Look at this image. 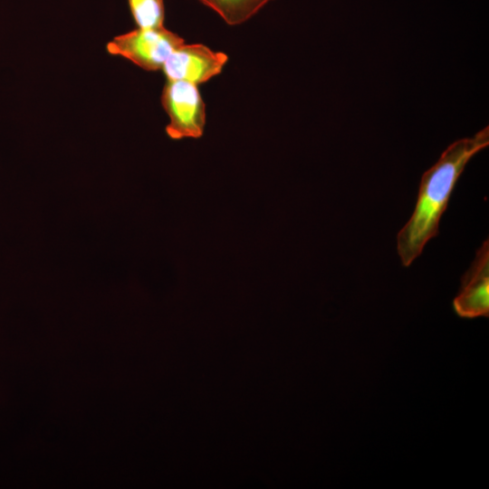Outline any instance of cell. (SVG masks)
Masks as SVG:
<instances>
[{"label": "cell", "instance_id": "1", "mask_svg": "<svg viewBox=\"0 0 489 489\" xmlns=\"http://www.w3.org/2000/svg\"><path fill=\"white\" fill-rule=\"evenodd\" d=\"M489 145V127L472 137L450 144L438 160L424 172L415 209L397 236L398 254L403 266H409L428 241L439 232V222L467 163Z\"/></svg>", "mask_w": 489, "mask_h": 489}, {"label": "cell", "instance_id": "2", "mask_svg": "<svg viewBox=\"0 0 489 489\" xmlns=\"http://www.w3.org/2000/svg\"><path fill=\"white\" fill-rule=\"evenodd\" d=\"M184 43L183 38L167 28H137L114 37L107 44L112 55L122 56L146 71L162 69L171 53Z\"/></svg>", "mask_w": 489, "mask_h": 489}, {"label": "cell", "instance_id": "3", "mask_svg": "<svg viewBox=\"0 0 489 489\" xmlns=\"http://www.w3.org/2000/svg\"><path fill=\"white\" fill-rule=\"evenodd\" d=\"M161 102L169 118L166 132L173 139H197L206 124V106L197 86L185 81H168Z\"/></svg>", "mask_w": 489, "mask_h": 489}, {"label": "cell", "instance_id": "4", "mask_svg": "<svg viewBox=\"0 0 489 489\" xmlns=\"http://www.w3.org/2000/svg\"><path fill=\"white\" fill-rule=\"evenodd\" d=\"M228 57L203 44H181L165 62L162 70L168 81H185L196 85L219 74Z\"/></svg>", "mask_w": 489, "mask_h": 489}, {"label": "cell", "instance_id": "5", "mask_svg": "<svg viewBox=\"0 0 489 489\" xmlns=\"http://www.w3.org/2000/svg\"><path fill=\"white\" fill-rule=\"evenodd\" d=\"M453 310L463 319L489 317V241L483 242L470 267L461 277Z\"/></svg>", "mask_w": 489, "mask_h": 489}, {"label": "cell", "instance_id": "6", "mask_svg": "<svg viewBox=\"0 0 489 489\" xmlns=\"http://www.w3.org/2000/svg\"><path fill=\"white\" fill-rule=\"evenodd\" d=\"M211 8L229 25L241 24L273 0H198Z\"/></svg>", "mask_w": 489, "mask_h": 489}, {"label": "cell", "instance_id": "7", "mask_svg": "<svg viewBox=\"0 0 489 489\" xmlns=\"http://www.w3.org/2000/svg\"><path fill=\"white\" fill-rule=\"evenodd\" d=\"M132 17L140 29L164 26L163 0H128Z\"/></svg>", "mask_w": 489, "mask_h": 489}]
</instances>
